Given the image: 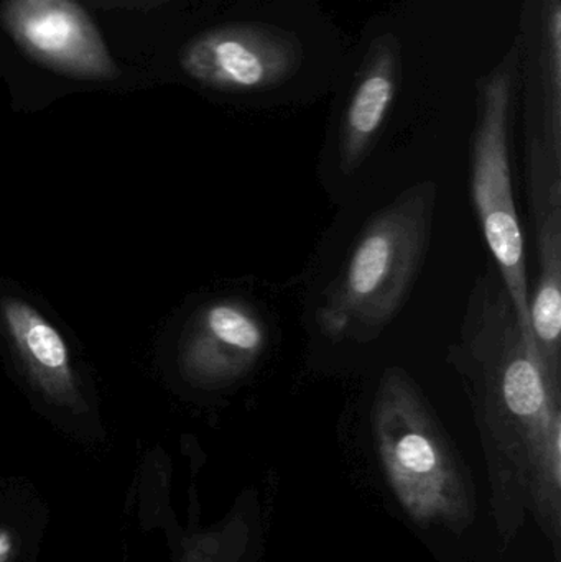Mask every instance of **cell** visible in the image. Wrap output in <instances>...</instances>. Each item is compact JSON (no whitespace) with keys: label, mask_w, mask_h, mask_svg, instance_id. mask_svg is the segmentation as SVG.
I'll return each instance as SVG.
<instances>
[{"label":"cell","mask_w":561,"mask_h":562,"mask_svg":"<svg viewBox=\"0 0 561 562\" xmlns=\"http://www.w3.org/2000/svg\"><path fill=\"white\" fill-rule=\"evenodd\" d=\"M448 363L480 432L504 533L532 518L561 554V390L543 372L494 267L474 281Z\"/></svg>","instance_id":"cell-1"},{"label":"cell","mask_w":561,"mask_h":562,"mask_svg":"<svg viewBox=\"0 0 561 562\" xmlns=\"http://www.w3.org/2000/svg\"><path fill=\"white\" fill-rule=\"evenodd\" d=\"M379 464L392 495L424 528L461 533L476 515L470 471L420 386L385 369L371 408Z\"/></svg>","instance_id":"cell-2"},{"label":"cell","mask_w":561,"mask_h":562,"mask_svg":"<svg viewBox=\"0 0 561 562\" xmlns=\"http://www.w3.org/2000/svg\"><path fill=\"white\" fill-rule=\"evenodd\" d=\"M437 187L424 181L366 224L316 313L328 339L369 342L401 313L427 257Z\"/></svg>","instance_id":"cell-3"},{"label":"cell","mask_w":561,"mask_h":562,"mask_svg":"<svg viewBox=\"0 0 561 562\" xmlns=\"http://www.w3.org/2000/svg\"><path fill=\"white\" fill-rule=\"evenodd\" d=\"M520 72L519 42L478 82V112L471 150V196L496 270L516 307L527 344L529 316L526 243L510 173V121Z\"/></svg>","instance_id":"cell-4"},{"label":"cell","mask_w":561,"mask_h":562,"mask_svg":"<svg viewBox=\"0 0 561 562\" xmlns=\"http://www.w3.org/2000/svg\"><path fill=\"white\" fill-rule=\"evenodd\" d=\"M305 58L295 33L266 23H227L194 36L180 52L191 79L223 92L276 88L300 71Z\"/></svg>","instance_id":"cell-5"},{"label":"cell","mask_w":561,"mask_h":562,"mask_svg":"<svg viewBox=\"0 0 561 562\" xmlns=\"http://www.w3.org/2000/svg\"><path fill=\"white\" fill-rule=\"evenodd\" d=\"M0 23L43 68L79 81H112L121 75L94 20L76 0H3Z\"/></svg>","instance_id":"cell-6"},{"label":"cell","mask_w":561,"mask_h":562,"mask_svg":"<svg viewBox=\"0 0 561 562\" xmlns=\"http://www.w3.org/2000/svg\"><path fill=\"white\" fill-rule=\"evenodd\" d=\"M519 42L524 148L561 165V0H526Z\"/></svg>","instance_id":"cell-7"},{"label":"cell","mask_w":561,"mask_h":562,"mask_svg":"<svg viewBox=\"0 0 561 562\" xmlns=\"http://www.w3.org/2000/svg\"><path fill=\"white\" fill-rule=\"evenodd\" d=\"M526 181L539 262L530 324L543 372L561 390V177L537 168Z\"/></svg>","instance_id":"cell-8"},{"label":"cell","mask_w":561,"mask_h":562,"mask_svg":"<svg viewBox=\"0 0 561 562\" xmlns=\"http://www.w3.org/2000/svg\"><path fill=\"white\" fill-rule=\"evenodd\" d=\"M269 329L259 311L237 300L210 304L198 317L184 347V370L206 385H226L262 359Z\"/></svg>","instance_id":"cell-9"},{"label":"cell","mask_w":561,"mask_h":562,"mask_svg":"<svg viewBox=\"0 0 561 562\" xmlns=\"http://www.w3.org/2000/svg\"><path fill=\"white\" fill-rule=\"evenodd\" d=\"M402 46L397 36L385 33L369 46L358 79L352 86L339 128V168L352 175L368 160L401 82Z\"/></svg>","instance_id":"cell-10"},{"label":"cell","mask_w":561,"mask_h":562,"mask_svg":"<svg viewBox=\"0 0 561 562\" xmlns=\"http://www.w3.org/2000/svg\"><path fill=\"white\" fill-rule=\"evenodd\" d=\"M3 324L23 362L43 392L63 405L79 408V393L69 359L68 344L46 317L23 301L9 297L2 304Z\"/></svg>","instance_id":"cell-11"},{"label":"cell","mask_w":561,"mask_h":562,"mask_svg":"<svg viewBox=\"0 0 561 562\" xmlns=\"http://www.w3.org/2000/svg\"><path fill=\"white\" fill-rule=\"evenodd\" d=\"M263 514L257 492H244L217 524L181 540L177 562H262Z\"/></svg>","instance_id":"cell-12"},{"label":"cell","mask_w":561,"mask_h":562,"mask_svg":"<svg viewBox=\"0 0 561 562\" xmlns=\"http://www.w3.org/2000/svg\"><path fill=\"white\" fill-rule=\"evenodd\" d=\"M91 2L109 10H148L167 2V0H91Z\"/></svg>","instance_id":"cell-13"},{"label":"cell","mask_w":561,"mask_h":562,"mask_svg":"<svg viewBox=\"0 0 561 562\" xmlns=\"http://www.w3.org/2000/svg\"><path fill=\"white\" fill-rule=\"evenodd\" d=\"M13 551V540L5 530H0V562H7Z\"/></svg>","instance_id":"cell-14"}]
</instances>
